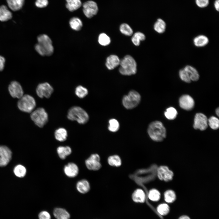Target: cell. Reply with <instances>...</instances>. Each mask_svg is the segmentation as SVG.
<instances>
[{"label": "cell", "mask_w": 219, "mask_h": 219, "mask_svg": "<svg viewBox=\"0 0 219 219\" xmlns=\"http://www.w3.org/2000/svg\"><path fill=\"white\" fill-rule=\"evenodd\" d=\"M39 219H51V216L48 211L43 210L40 212L38 215Z\"/></svg>", "instance_id": "obj_43"}, {"label": "cell", "mask_w": 219, "mask_h": 219, "mask_svg": "<svg viewBox=\"0 0 219 219\" xmlns=\"http://www.w3.org/2000/svg\"><path fill=\"white\" fill-rule=\"evenodd\" d=\"M158 212L161 215H165L169 211V207L166 203H162L159 205L157 208Z\"/></svg>", "instance_id": "obj_40"}, {"label": "cell", "mask_w": 219, "mask_h": 219, "mask_svg": "<svg viewBox=\"0 0 219 219\" xmlns=\"http://www.w3.org/2000/svg\"><path fill=\"white\" fill-rule=\"evenodd\" d=\"M216 113L217 115L218 116L219 114V109L218 108L216 109Z\"/></svg>", "instance_id": "obj_49"}, {"label": "cell", "mask_w": 219, "mask_h": 219, "mask_svg": "<svg viewBox=\"0 0 219 219\" xmlns=\"http://www.w3.org/2000/svg\"><path fill=\"white\" fill-rule=\"evenodd\" d=\"M120 30L122 33L126 36H131L133 33V31L131 27L126 23H123L120 25Z\"/></svg>", "instance_id": "obj_35"}, {"label": "cell", "mask_w": 219, "mask_h": 219, "mask_svg": "<svg viewBox=\"0 0 219 219\" xmlns=\"http://www.w3.org/2000/svg\"><path fill=\"white\" fill-rule=\"evenodd\" d=\"M197 6L200 8L206 7L209 4V0H195Z\"/></svg>", "instance_id": "obj_45"}, {"label": "cell", "mask_w": 219, "mask_h": 219, "mask_svg": "<svg viewBox=\"0 0 219 219\" xmlns=\"http://www.w3.org/2000/svg\"><path fill=\"white\" fill-rule=\"evenodd\" d=\"M98 41L99 43L103 46L108 45L110 43L111 41L109 37L104 33L99 34Z\"/></svg>", "instance_id": "obj_39"}, {"label": "cell", "mask_w": 219, "mask_h": 219, "mask_svg": "<svg viewBox=\"0 0 219 219\" xmlns=\"http://www.w3.org/2000/svg\"><path fill=\"white\" fill-rule=\"evenodd\" d=\"M178 219H190V218L186 215H183L179 217V218Z\"/></svg>", "instance_id": "obj_48"}, {"label": "cell", "mask_w": 219, "mask_h": 219, "mask_svg": "<svg viewBox=\"0 0 219 219\" xmlns=\"http://www.w3.org/2000/svg\"><path fill=\"white\" fill-rule=\"evenodd\" d=\"M119 71L125 75L135 74L137 72V63L134 59L131 56L127 55L120 60Z\"/></svg>", "instance_id": "obj_3"}, {"label": "cell", "mask_w": 219, "mask_h": 219, "mask_svg": "<svg viewBox=\"0 0 219 219\" xmlns=\"http://www.w3.org/2000/svg\"><path fill=\"white\" fill-rule=\"evenodd\" d=\"M30 118L35 124L42 128L47 123L48 115L44 109L39 108L31 113Z\"/></svg>", "instance_id": "obj_7"}, {"label": "cell", "mask_w": 219, "mask_h": 219, "mask_svg": "<svg viewBox=\"0 0 219 219\" xmlns=\"http://www.w3.org/2000/svg\"><path fill=\"white\" fill-rule=\"evenodd\" d=\"M13 172L16 176L18 177L22 178L26 175V168L23 166L19 165L15 167Z\"/></svg>", "instance_id": "obj_33"}, {"label": "cell", "mask_w": 219, "mask_h": 219, "mask_svg": "<svg viewBox=\"0 0 219 219\" xmlns=\"http://www.w3.org/2000/svg\"><path fill=\"white\" fill-rule=\"evenodd\" d=\"M165 201L169 203L173 202L176 200V196L175 192L172 190L166 191L164 194Z\"/></svg>", "instance_id": "obj_32"}, {"label": "cell", "mask_w": 219, "mask_h": 219, "mask_svg": "<svg viewBox=\"0 0 219 219\" xmlns=\"http://www.w3.org/2000/svg\"><path fill=\"white\" fill-rule=\"evenodd\" d=\"M157 175L160 180L168 182L172 179L174 174L168 167L166 166L162 165L158 168Z\"/></svg>", "instance_id": "obj_13"}, {"label": "cell", "mask_w": 219, "mask_h": 219, "mask_svg": "<svg viewBox=\"0 0 219 219\" xmlns=\"http://www.w3.org/2000/svg\"><path fill=\"white\" fill-rule=\"evenodd\" d=\"M66 8L70 12H73L78 9L82 5L81 0H66Z\"/></svg>", "instance_id": "obj_26"}, {"label": "cell", "mask_w": 219, "mask_h": 219, "mask_svg": "<svg viewBox=\"0 0 219 219\" xmlns=\"http://www.w3.org/2000/svg\"><path fill=\"white\" fill-rule=\"evenodd\" d=\"M208 37L203 35H198L195 37L193 40L194 45L197 47H201L206 45L209 43Z\"/></svg>", "instance_id": "obj_22"}, {"label": "cell", "mask_w": 219, "mask_h": 219, "mask_svg": "<svg viewBox=\"0 0 219 219\" xmlns=\"http://www.w3.org/2000/svg\"><path fill=\"white\" fill-rule=\"evenodd\" d=\"M109 164L110 166L115 167H119L122 163L120 157L117 155H114L109 156L107 159Z\"/></svg>", "instance_id": "obj_30"}, {"label": "cell", "mask_w": 219, "mask_h": 219, "mask_svg": "<svg viewBox=\"0 0 219 219\" xmlns=\"http://www.w3.org/2000/svg\"><path fill=\"white\" fill-rule=\"evenodd\" d=\"M12 17L11 12L6 6L2 5L0 6V21H7L11 19Z\"/></svg>", "instance_id": "obj_23"}, {"label": "cell", "mask_w": 219, "mask_h": 219, "mask_svg": "<svg viewBox=\"0 0 219 219\" xmlns=\"http://www.w3.org/2000/svg\"><path fill=\"white\" fill-rule=\"evenodd\" d=\"M65 175L69 178H74L79 172V169L77 165L73 162H69L65 165L64 168Z\"/></svg>", "instance_id": "obj_16"}, {"label": "cell", "mask_w": 219, "mask_h": 219, "mask_svg": "<svg viewBox=\"0 0 219 219\" xmlns=\"http://www.w3.org/2000/svg\"><path fill=\"white\" fill-rule=\"evenodd\" d=\"M208 119L204 114L198 113L195 116L193 127L196 129L203 130L208 127Z\"/></svg>", "instance_id": "obj_11"}, {"label": "cell", "mask_w": 219, "mask_h": 219, "mask_svg": "<svg viewBox=\"0 0 219 219\" xmlns=\"http://www.w3.org/2000/svg\"><path fill=\"white\" fill-rule=\"evenodd\" d=\"M184 69L188 74L191 81H196L199 79V74L194 67L190 65H186Z\"/></svg>", "instance_id": "obj_24"}, {"label": "cell", "mask_w": 219, "mask_h": 219, "mask_svg": "<svg viewBox=\"0 0 219 219\" xmlns=\"http://www.w3.org/2000/svg\"><path fill=\"white\" fill-rule=\"evenodd\" d=\"M179 75L180 79L186 83H190L191 80L186 71L183 68L180 69L179 71Z\"/></svg>", "instance_id": "obj_42"}, {"label": "cell", "mask_w": 219, "mask_h": 219, "mask_svg": "<svg viewBox=\"0 0 219 219\" xmlns=\"http://www.w3.org/2000/svg\"><path fill=\"white\" fill-rule=\"evenodd\" d=\"M164 115L168 119L172 120L176 117L177 112L175 108L170 107L166 109V111L164 113Z\"/></svg>", "instance_id": "obj_36"}, {"label": "cell", "mask_w": 219, "mask_h": 219, "mask_svg": "<svg viewBox=\"0 0 219 219\" xmlns=\"http://www.w3.org/2000/svg\"><path fill=\"white\" fill-rule=\"evenodd\" d=\"M54 136L57 141L60 142L64 141L68 137L67 131L63 128H60L55 131Z\"/></svg>", "instance_id": "obj_27"}, {"label": "cell", "mask_w": 219, "mask_h": 219, "mask_svg": "<svg viewBox=\"0 0 219 219\" xmlns=\"http://www.w3.org/2000/svg\"><path fill=\"white\" fill-rule=\"evenodd\" d=\"M19 99L17 106L20 110L27 113H31L33 111L36 106V102L32 96L25 94Z\"/></svg>", "instance_id": "obj_5"}, {"label": "cell", "mask_w": 219, "mask_h": 219, "mask_svg": "<svg viewBox=\"0 0 219 219\" xmlns=\"http://www.w3.org/2000/svg\"><path fill=\"white\" fill-rule=\"evenodd\" d=\"M88 93L87 89L81 85L78 86L75 89V94L80 98H84L87 95Z\"/></svg>", "instance_id": "obj_37"}, {"label": "cell", "mask_w": 219, "mask_h": 219, "mask_svg": "<svg viewBox=\"0 0 219 219\" xmlns=\"http://www.w3.org/2000/svg\"><path fill=\"white\" fill-rule=\"evenodd\" d=\"M53 214L56 219H70V215L66 209L62 208L57 207L53 210Z\"/></svg>", "instance_id": "obj_19"}, {"label": "cell", "mask_w": 219, "mask_h": 219, "mask_svg": "<svg viewBox=\"0 0 219 219\" xmlns=\"http://www.w3.org/2000/svg\"><path fill=\"white\" fill-rule=\"evenodd\" d=\"M179 104L182 109L187 110L192 109L194 106V101L190 96L185 95L181 96L179 99Z\"/></svg>", "instance_id": "obj_15"}, {"label": "cell", "mask_w": 219, "mask_h": 219, "mask_svg": "<svg viewBox=\"0 0 219 219\" xmlns=\"http://www.w3.org/2000/svg\"><path fill=\"white\" fill-rule=\"evenodd\" d=\"M214 6L216 10L219 11V0H216L214 3Z\"/></svg>", "instance_id": "obj_47"}, {"label": "cell", "mask_w": 219, "mask_h": 219, "mask_svg": "<svg viewBox=\"0 0 219 219\" xmlns=\"http://www.w3.org/2000/svg\"><path fill=\"white\" fill-rule=\"evenodd\" d=\"M120 62V60L117 55H111L107 57L106 65L108 69L111 70L119 65Z\"/></svg>", "instance_id": "obj_17"}, {"label": "cell", "mask_w": 219, "mask_h": 219, "mask_svg": "<svg viewBox=\"0 0 219 219\" xmlns=\"http://www.w3.org/2000/svg\"><path fill=\"white\" fill-rule=\"evenodd\" d=\"M69 23L71 28L77 31L80 30L83 26L81 20L77 17L72 18L70 19Z\"/></svg>", "instance_id": "obj_28"}, {"label": "cell", "mask_w": 219, "mask_h": 219, "mask_svg": "<svg viewBox=\"0 0 219 219\" xmlns=\"http://www.w3.org/2000/svg\"><path fill=\"white\" fill-rule=\"evenodd\" d=\"M132 199L135 202L143 203L146 199V195L144 191L141 189H136L132 194Z\"/></svg>", "instance_id": "obj_20"}, {"label": "cell", "mask_w": 219, "mask_h": 219, "mask_svg": "<svg viewBox=\"0 0 219 219\" xmlns=\"http://www.w3.org/2000/svg\"><path fill=\"white\" fill-rule=\"evenodd\" d=\"M145 36L143 33L138 32L134 33L131 38V40L133 44L136 46H138L141 41L144 40Z\"/></svg>", "instance_id": "obj_31"}, {"label": "cell", "mask_w": 219, "mask_h": 219, "mask_svg": "<svg viewBox=\"0 0 219 219\" xmlns=\"http://www.w3.org/2000/svg\"><path fill=\"white\" fill-rule=\"evenodd\" d=\"M53 91V87L47 82L39 84L36 89V93L37 96L40 98H50Z\"/></svg>", "instance_id": "obj_10"}, {"label": "cell", "mask_w": 219, "mask_h": 219, "mask_svg": "<svg viewBox=\"0 0 219 219\" xmlns=\"http://www.w3.org/2000/svg\"><path fill=\"white\" fill-rule=\"evenodd\" d=\"M108 130L112 132L117 131L119 129L120 124L118 121L116 119H112L109 120Z\"/></svg>", "instance_id": "obj_38"}, {"label": "cell", "mask_w": 219, "mask_h": 219, "mask_svg": "<svg viewBox=\"0 0 219 219\" xmlns=\"http://www.w3.org/2000/svg\"><path fill=\"white\" fill-rule=\"evenodd\" d=\"M35 4L38 8H44L48 5V0H36Z\"/></svg>", "instance_id": "obj_44"}, {"label": "cell", "mask_w": 219, "mask_h": 219, "mask_svg": "<svg viewBox=\"0 0 219 219\" xmlns=\"http://www.w3.org/2000/svg\"><path fill=\"white\" fill-rule=\"evenodd\" d=\"M8 89L10 95L14 98L19 99L24 95L22 86L19 82L16 81L11 82Z\"/></svg>", "instance_id": "obj_12"}, {"label": "cell", "mask_w": 219, "mask_h": 219, "mask_svg": "<svg viewBox=\"0 0 219 219\" xmlns=\"http://www.w3.org/2000/svg\"><path fill=\"white\" fill-rule=\"evenodd\" d=\"M5 62V58L3 57L0 56V71H2L3 69Z\"/></svg>", "instance_id": "obj_46"}, {"label": "cell", "mask_w": 219, "mask_h": 219, "mask_svg": "<svg viewBox=\"0 0 219 219\" xmlns=\"http://www.w3.org/2000/svg\"><path fill=\"white\" fill-rule=\"evenodd\" d=\"M25 0H6L9 8L13 11L20 9L23 7Z\"/></svg>", "instance_id": "obj_25"}, {"label": "cell", "mask_w": 219, "mask_h": 219, "mask_svg": "<svg viewBox=\"0 0 219 219\" xmlns=\"http://www.w3.org/2000/svg\"><path fill=\"white\" fill-rule=\"evenodd\" d=\"M67 117L72 121L75 120L81 124L86 123L89 120V116L87 112L82 108L75 106L68 110Z\"/></svg>", "instance_id": "obj_4"}, {"label": "cell", "mask_w": 219, "mask_h": 219, "mask_svg": "<svg viewBox=\"0 0 219 219\" xmlns=\"http://www.w3.org/2000/svg\"><path fill=\"white\" fill-rule=\"evenodd\" d=\"M38 43L35 46L36 52L42 56H50L54 52V48L50 37L45 34H40L37 37Z\"/></svg>", "instance_id": "obj_1"}, {"label": "cell", "mask_w": 219, "mask_h": 219, "mask_svg": "<svg viewBox=\"0 0 219 219\" xmlns=\"http://www.w3.org/2000/svg\"><path fill=\"white\" fill-rule=\"evenodd\" d=\"M100 158L97 154H92L85 161L87 168L90 170L97 171L101 167Z\"/></svg>", "instance_id": "obj_8"}, {"label": "cell", "mask_w": 219, "mask_h": 219, "mask_svg": "<svg viewBox=\"0 0 219 219\" xmlns=\"http://www.w3.org/2000/svg\"><path fill=\"white\" fill-rule=\"evenodd\" d=\"M148 197L149 199L153 201H158L161 197L160 192L157 189H151L149 192Z\"/></svg>", "instance_id": "obj_34"}, {"label": "cell", "mask_w": 219, "mask_h": 219, "mask_svg": "<svg viewBox=\"0 0 219 219\" xmlns=\"http://www.w3.org/2000/svg\"><path fill=\"white\" fill-rule=\"evenodd\" d=\"M76 188L79 192L82 194H85L90 190V186L88 180L85 179H82L77 182Z\"/></svg>", "instance_id": "obj_18"}, {"label": "cell", "mask_w": 219, "mask_h": 219, "mask_svg": "<svg viewBox=\"0 0 219 219\" xmlns=\"http://www.w3.org/2000/svg\"><path fill=\"white\" fill-rule=\"evenodd\" d=\"M83 13L88 18L92 17L98 13V5L94 1L92 0L87 1L83 4Z\"/></svg>", "instance_id": "obj_9"}, {"label": "cell", "mask_w": 219, "mask_h": 219, "mask_svg": "<svg viewBox=\"0 0 219 219\" xmlns=\"http://www.w3.org/2000/svg\"><path fill=\"white\" fill-rule=\"evenodd\" d=\"M12 156L11 150L7 146H0V166H6L10 161Z\"/></svg>", "instance_id": "obj_14"}, {"label": "cell", "mask_w": 219, "mask_h": 219, "mask_svg": "<svg viewBox=\"0 0 219 219\" xmlns=\"http://www.w3.org/2000/svg\"><path fill=\"white\" fill-rule=\"evenodd\" d=\"M57 152L60 158L64 160L71 154L72 150L68 146H60L57 148Z\"/></svg>", "instance_id": "obj_21"}, {"label": "cell", "mask_w": 219, "mask_h": 219, "mask_svg": "<svg viewBox=\"0 0 219 219\" xmlns=\"http://www.w3.org/2000/svg\"><path fill=\"white\" fill-rule=\"evenodd\" d=\"M208 123L209 126L213 129H217L219 127V121L218 119L214 116L210 117L208 120Z\"/></svg>", "instance_id": "obj_41"}, {"label": "cell", "mask_w": 219, "mask_h": 219, "mask_svg": "<svg viewBox=\"0 0 219 219\" xmlns=\"http://www.w3.org/2000/svg\"><path fill=\"white\" fill-rule=\"evenodd\" d=\"M150 138L155 141H161L166 137V130L162 123L155 121L151 123L148 129Z\"/></svg>", "instance_id": "obj_2"}, {"label": "cell", "mask_w": 219, "mask_h": 219, "mask_svg": "<svg viewBox=\"0 0 219 219\" xmlns=\"http://www.w3.org/2000/svg\"><path fill=\"white\" fill-rule=\"evenodd\" d=\"M166 24L165 22L161 19H158L154 25V30L159 33H162L166 30Z\"/></svg>", "instance_id": "obj_29"}, {"label": "cell", "mask_w": 219, "mask_h": 219, "mask_svg": "<svg viewBox=\"0 0 219 219\" xmlns=\"http://www.w3.org/2000/svg\"><path fill=\"white\" fill-rule=\"evenodd\" d=\"M141 96L136 91H130L128 93L123 97L122 104L125 108L127 109H131L137 107L141 100Z\"/></svg>", "instance_id": "obj_6"}]
</instances>
